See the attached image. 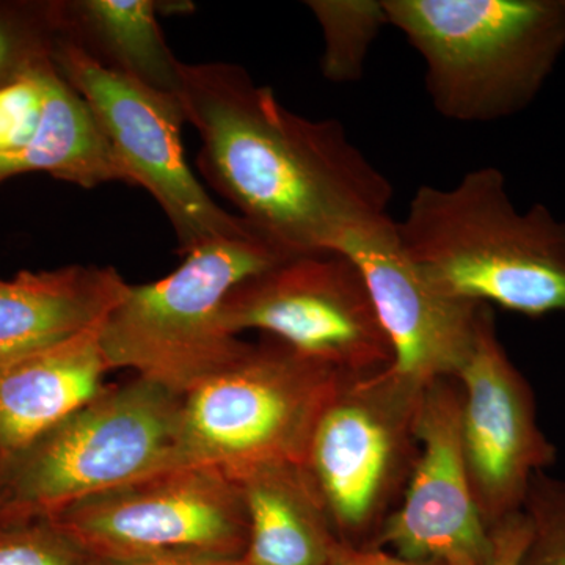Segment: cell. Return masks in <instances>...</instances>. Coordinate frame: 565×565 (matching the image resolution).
<instances>
[{"instance_id": "cell-4", "label": "cell", "mask_w": 565, "mask_h": 565, "mask_svg": "<svg viewBox=\"0 0 565 565\" xmlns=\"http://www.w3.org/2000/svg\"><path fill=\"white\" fill-rule=\"evenodd\" d=\"M288 256L252 226L193 248L161 280L129 285L99 332L107 366L136 371L184 396L244 349L223 326L226 297Z\"/></svg>"}, {"instance_id": "cell-14", "label": "cell", "mask_w": 565, "mask_h": 565, "mask_svg": "<svg viewBox=\"0 0 565 565\" xmlns=\"http://www.w3.org/2000/svg\"><path fill=\"white\" fill-rule=\"evenodd\" d=\"M104 322V321H103ZM62 343L0 360V456L47 433L107 388L102 326Z\"/></svg>"}, {"instance_id": "cell-8", "label": "cell", "mask_w": 565, "mask_h": 565, "mask_svg": "<svg viewBox=\"0 0 565 565\" xmlns=\"http://www.w3.org/2000/svg\"><path fill=\"white\" fill-rule=\"evenodd\" d=\"M54 522L98 561L243 559V490L210 465H181L70 505Z\"/></svg>"}, {"instance_id": "cell-26", "label": "cell", "mask_w": 565, "mask_h": 565, "mask_svg": "<svg viewBox=\"0 0 565 565\" xmlns=\"http://www.w3.org/2000/svg\"><path fill=\"white\" fill-rule=\"evenodd\" d=\"M2 465H3V457L0 456V471H2Z\"/></svg>"}, {"instance_id": "cell-20", "label": "cell", "mask_w": 565, "mask_h": 565, "mask_svg": "<svg viewBox=\"0 0 565 565\" xmlns=\"http://www.w3.org/2000/svg\"><path fill=\"white\" fill-rule=\"evenodd\" d=\"M51 516L0 519V565H93Z\"/></svg>"}, {"instance_id": "cell-5", "label": "cell", "mask_w": 565, "mask_h": 565, "mask_svg": "<svg viewBox=\"0 0 565 565\" xmlns=\"http://www.w3.org/2000/svg\"><path fill=\"white\" fill-rule=\"evenodd\" d=\"M184 396L136 377L3 460L0 519L55 516L70 505L181 467Z\"/></svg>"}, {"instance_id": "cell-9", "label": "cell", "mask_w": 565, "mask_h": 565, "mask_svg": "<svg viewBox=\"0 0 565 565\" xmlns=\"http://www.w3.org/2000/svg\"><path fill=\"white\" fill-rule=\"evenodd\" d=\"M52 62L95 115L128 184L158 202L177 234L178 253L253 225L223 210L189 169L182 151L180 98L104 68L65 41L52 43Z\"/></svg>"}, {"instance_id": "cell-22", "label": "cell", "mask_w": 565, "mask_h": 565, "mask_svg": "<svg viewBox=\"0 0 565 565\" xmlns=\"http://www.w3.org/2000/svg\"><path fill=\"white\" fill-rule=\"evenodd\" d=\"M523 511L533 534L520 565H565V481L535 475Z\"/></svg>"}, {"instance_id": "cell-13", "label": "cell", "mask_w": 565, "mask_h": 565, "mask_svg": "<svg viewBox=\"0 0 565 565\" xmlns=\"http://www.w3.org/2000/svg\"><path fill=\"white\" fill-rule=\"evenodd\" d=\"M462 388L457 379L426 385L419 412V456L403 501L375 548L437 565H487L492 531L476 504L460 441Z\"/></svg>"}, {"instance_id": "cell-2", "label": "cell", "mask_w": 565, "mask_h": 565, "mask_svg": "<svg viewBox=\"0 0 565 565\" xmlns=\"http://www.w3.org/2000/svg\"><path fill=\"white\" fill-rule=\"evenodd\" d=\"M396 228L408 258L451 296L527 318L565 313V221L545 204L516 210L501 170L422 185Z\"/></svg>"}, {"instance_id": "cell-15", "label": "cell", "mask_w": 565, "mask_h": 565, "mask_svg": "<svg viewBox=\"0 0 565 565\" xmlns=\"http://www.w3.org/2000/svg\"><path fill=\"white\" fill-rule=\"evenodd\" d=\"M129 285L114 267L22 270L0 280V360L62 343L99 326Z\"/></svg>"}, {"instance_id": "cell-16", "label": "cell", "mask_w": 565, "mask_h": 565, "mask_svg": "<svg viewBox=\"0 0 565 565\" xmlns=\"http://www.w3.org/2000/svg\"><path fill=\"white\" fill-rule=\"evenodd\" d=\"M54 39L73 44L104 68L154 88H180L174 57L152 0H50Z\"/></svg>"}, {"instance_id": "cell-24", "label": "cell", "mask_w": 565, "mask_h": 565, "mask_svg": "<svg viewBox=\"0 0 565 565\" xmlns=\"http://www.w3.org/2000/svg\"><path fill=\"white\" fill-rule=\"evenodd\" d=\"M330 565H437L419 563V561L405 559L397 555H390L375 546H352L338 542L334 545Z\"/></svg>"}, {"instance_id": "cell-6", "label": "cell", "mask_w": 565, "mask_h": 565, "mask_svg": "<svg viewBox=\"0 0 565 565\" xmlns=\"http://www.w3.org/2000/svg\"><path fill=\"white\" fill-rule=\"evenodd\" d=\"M344 375L264 337L184 394V465L233 479L269 465L302 467L322 412Z\"/></svg>"}, {"instance_id": "cell-11", "label": "cell", "mask_w": 565, "mask_h": 565, "mask_svg": "<svg viewBox=\"0 0 565 565\" xmlns=\"http://www.w3.org/2000/svg\"><path fill=\"white\" fill-rule=\"evenodd\" d=\"M456 379L463 460L492 531L523 511L531 481L556 462V448L539 426L533 390L501 344L489 305H482L473 348Z\"/></svg>"}, {"instance_id": "cell-17", "label": "cell", "mask_w": 565, "mask_h": 565, "mask_svg": "<svg viewBox=\"0 0 565 565\" xmlns=\"http://www.w3.org/2000/svg\"><path fill=\"white\" fill-rule=\"evenodd\" d=\"M237 482L248 520L245 565H330L340 541L302 467L269 465Z\"/></svg>"}, {"instance_id": "cell-19", "label": "cell", "mask_w": 565, "mask_h": 565, "mask_svg": "<svg viewBox=\"0 0 565 565\" xmlns=\"http://www.w3.org/2000/svg\"><path fill=\"white\" fill-rule=\"evenodd\" d=\"M305 6L322 31L323 77L334 84L362 79L379 33L388 25L384 3L375 0H310Z\"/></svg>"}, {"instance_id": "cell-12", "label": "cell", "mask_w": 565, "mask_h": 565, "mask_svg": "<svg viewBox=\"0 0 565 565\" xmlns=\"http://www.w3.org/2000/svg\"><path fill=\"white\" fill-rule=\"evenodd\" d=\"M363 275L393 345L392 367L416 384L456 379L471 348L482 305L438 288L404 252L390 215L349 230L333 245Z\"/></svg>"}, {"instance_id": "cell-10", "label": "cell", "mask_w": 565, "mask_h": 565, "mask_svg": "<svg viewBox=\"0 0 565 565\" xmlns=\"http://www.w3.org/2000/svg\"><path fill=\"white\" fill-rule=\"evenodd\" d=\"M222 321L233 337L258 330L352 377L394 362L363 275L341 253L292 255L253 275L226 297Z\"/></svg>"}, {"instance_id": "cell-25", "label": "cell", "mask_w": 565, "mask_h": 565, "mask_svg": "<svg viewBox=\"0 0 565 565\" xmlns=\"http://www.w3.org/2000/svg\"><path fill=\"white\" fill-rule=\"evenodd\" d=\"M93 565H245L243 559H217L203 556H161L134 561H95Z\"/></svg>"}, {"instance_id": "cell-7", "label": "cell", "mask_w": 565, "mask_h": 565, "mask_svg": "<svg viewBox=\"0 0 565 565\" xmlns=\"http://www.w3.org/2000/svg\"><path fill=\"white\" fill-rule=\"evenodd\" d=\"M426 386L392 366L348 377L316 424L302 465L338 541L374 546L419 456Z\"/></svg>"}, {"instance_id": "cell-3", "label": "cell", "mask_w": 565, "mask_h": 565, "mask_svg": "<svg viewBox=\"0 0 565 565\" xmlns=\"http://www.w3.org/2000/svg\"><path fill=\"white\" fill-rule=\"evenodd\" d=\"M424 62L427 95L452 121L525 110L565 51V0H382Z\"/></svg>"}, {"instance_id": "cell-1", "label": "cell", "mask_w": 565, "mask_h": 565, "mask_svg": "<svg viewBox=\"0 0 565 565\" xmlns=\"http://www.w3.org/2000/svg\"><path fill=\"white\" fill-rule=\"evenodd\" d=\"M177 96L202 140L204 180L286 252H332L349 230L388 215L392 182L344 126L286 109L243 66L182 63Z\"/></svg>"}, {"instance_id": "cell-23", "label": "cell", "mask_w": 565, "mask_h": 565, "mask_svg": "<svg viewBox=\"0 0 565 565\" xmlns=\"http://www.w3.org/2000/svg\"><path fill=\"white\" fill-rule=\"evenodd\" d=\"M530 519L525 511L509 515L492 527V555L487 565H520L530 545Z\"/></svg>"}, {"instance_id": "cell-18", "label": "cell", "mask_w": 565, "mask_h": 565, "mask_svg": "<svg viewBox=\"0 0 565 565\" xmlns=\"http://www.w3.org/2000/svg\"><path fill=\"white\" fill-rule=\"evenodd\" d=\"M55 71L47 57L0 85V182L50 167L58 139Z\"/></svg>"}, {"instance_id": "cell-21", "label": "cell", "mask_w": 565, "mask_h": 565, "mask_svg": "<svg viewBox=\"0 0 565 565\" xmlns=\"http://www.w3.org/2000/svg\"><path fill=\"white\" fill-rule=\"evenodd\" d=\"M51 2L0 0V85L51 57Z\"/></svg>"}]
</instances>
